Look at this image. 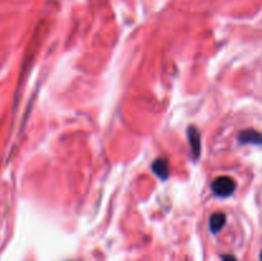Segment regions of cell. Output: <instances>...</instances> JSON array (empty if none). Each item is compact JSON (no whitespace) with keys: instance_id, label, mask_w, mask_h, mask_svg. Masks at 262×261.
I'll use <instances>...</instances> for the list:
<instances>
[{"instance_id":"cell-1","label":"cell","mask_w":262,"mask_h":261,"mask_svg":"<svg viewBox=\"0 0 262 261\" xmlns=\"http://www.w3.org/2000/svg\"><path fill=\"white\" fill-rule=\"evenodd\" d=\"M237 183L233 178L228 176L217 177L214 179L211 184V189L215 196L217 197H229L234 193Z\"/></svg>"},{"instance_id":"cell-2","label":"cell","mask_w":262,"mask_h":261,"mask_svg":"<svg viewBox=\"0 0 262 261\" xmlns=\"http://www.w3.org/2000/svg\"><path fill=\"white\" fill-rule=\"evenodd\" d=\"M188 141L191 146L192 156L194 159H199L201 155V136H200L199 129L196 127L188 128Z\"/></svg>"},{"instance_id":"cell-3","label":"cell","mask_w":262,"mask_h":261,"mask_svg":"<svg viewBox=\"0 0 262 261\" xmlns=\"http://www.w3.org/2000/svg\"><path fill=\"white\" fill-rule=\"evenodd\" d=\"M238 141L243 145H246V143L262 145V133L255 129H245L238 135Z\"/></svg>"},{"instance_id":"cell-4","label":"cell","mask_w":262,"mask_h":261,"mask_svg":"<svg viewBox=\"0 0 262 261\" xmlns=\"http://www.w3.org/2000/svg\"><path fill=\"white\" fill-rule=\"evenodd\" d=\"M152 170L156 176L163 181H166L169 178V161L166 159H156L152 163Z\"/></svg>"},{"instance_id":"cell-5","label":"cell","mask_w":262,"mask_h":261,"mask_svg":"<svg viewBox=\"0 0 262 261\" xmlns=\"http://www.w3.org/2000/svg\"><path fill=\"white\" fill-rule=\"evenodd\" d=\"M225 222H227V216H225V214H223V212H215V214H212L211 216H210V222H209L211 233H214V234L219 233L220 230L223 229V227L225 225Z\"/></svg>"},{"instance_id":"cell-6","label":"cell","mask_w":262,"mask_h":261,"mask_svg":"<svg viewBox=\"0 0 262 261\" xmlns=\"http://www.w3.org/2000/svg\"><path fill=\"white\" fill-rule=\"evenodd\" d=\"M223 261H238L237 257L234 255H223L222 256Z\"/></svg>"},{"instance_id":"cell-7","label":"cell","mask_w":262,"mask_h":261,"mask_svg":"<svg viewBox=\"0 0 262 261\" xmlns=\"http://www.w3.org/2000/svg\"><path fill=\"white\" fill-rule=\"evenodd\" d=\"M260 258H261V261H262V251H261V255H260Z\"/></svg>"}]
</instances>
